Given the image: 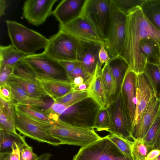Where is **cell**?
Instances as JSON below:
<instances>
[{"label":"cell","instance_id":"cell-7","mask_svg":"<svg viewBox=\"0 0 160 160\" xmlns=\"http://www.w3.org/2000/svg\"><path fill=\"white\" fill-rule=\"evenodd\" d=\"M23 60L32 69L38 78L70 81L68 74L59 62L43 52L27 55Z\"/></svg>","mask_w":160,"mask_h":160},{"label":"cell","instance_id":"cell-28","mask_svg":"<svg viewBox=\"0 0 160 160\" xmlns=\"http://www.w3.org/2000/svg\"><path fill=\"white\" fill-rule=\"evenodd\" d=\"M16 110L34 119L52 124L54 122L43 111L28 105L17 103L14 105Z\"/></svg>","mask_w":160,"mask_h":160},{"label":"cell","instance_id":"cell-32","mask_svg":"<svg viewBox=\"0 0 160 160\" xmlns=\"http://www.w3.org/2000/svg\"><path fill=\"white\" fill-rule=\"evenodd\" d=\"M89 97L87 90L78 91L74 89L67 94L57 99L55 102H58L71 106Z\"/></svg>","mask_w":160,"mask_h":160},{"label":"cell","instance_id":"cell-34","mask_svg":"<svg viewBox=\"0 0 160 160\" xmlns=\"http://www.w3.org/2000/svg\"><path fill=\"white\" fill-rule=\"evenodd\" d=\"M110 126L109 114L107 108H100L95 118L94 128L98 131H108Z\"/></svg>","mask_w":160,"mask_h":160},{"label":"cell","instance_id":"cell-31","mask_svg":"<svg viewBox=\"0 0 160 160\" xmlns=\"http://www.w3.org/2000/svg\"><path fill=\"white\" fill-rule=\"evenodd\" d=\"M114 5L127 16L136 9L140 7L145 0H111Z\"/></svg>","mask_w":160,"mask_h":160},{"label":"cell","instance_id":"cell-51","mask_svg":"<svg viewBox=\"0 0 160 160\" xmlns=\"http://www.w3.org/2000/svg\"><path fill=\"white\" fill-rule=\"evenodd\" d=\"M154 160H160V154L158 155Z\"/></svg>","mask_w":160,"mask_h":160},{"label":"cell","instance_id":"cell-52","mask_svg":"<svg viewBox=\"0 0 160 160\" xmlns=\"http://www.w3.org/2000/svg\"><path fill=\"white\" fill-rule=\"evenodd\" d=\"M157 66L160 73V63L158 65H157Z\"/></svg>","mask_w":160,"mask_h":160},{"label":"cell","instance_id":"cell-33","mask_svg":"<svg viewBox=\"0 0 160 160\" xmlns=\"http://www.w3.org/2000/svg\"><path fill=\"white\" fill-rule=\"evenodd\" d=\"M109 139L126 156L133 160L132 146L133 141L126 140L110 134L108 135Z\"/></svg>","mask_w":160,"mask_h":160},{"label":"cell","instance_id":"cell-54","mask_svg":"<svg viewBox=\"0 0 160 160\" xmlns=\"http://www.w3.org/2000/svg\"><path fill=\"white\" fill-rule=\"evenodd\" d=\"M160 48V53H159V62H160V48Z\"/></svg>","mask_w":160,"mask_h":160},{"label":"cell","instance_id":"cell-6","mask_svg":"<svg viewBox=\"0 0 160 160\" xmlns=\"http://www.w3.org/2000/svg\"><path fill=\"white\" fill-rule=\"evenodd\" d=\"M127 16L114 5L111 0L110 21L104 45L110 58L119 55L125 38Z\"/></svg>","mask_w":160,"mask_h":160},{"label":"cell","instance_id":"cell-12","mask_svg":"<svg viewBox=\"0 0 160 160\" xmlns=\"http://www.w3.org/2000/svg\"><path fill=\"white\" fill-rule=\"evenodd\" d=\"M136 104L135 112L132 123L131 138L134 141L142 116L154 95L153 88L144 73L137 74Z\"/></svg>","mask_w":160,"mask_h":160},{"label":"cell","instance_id":"cell-42","mask_svg":"<svg viewBox=\"0 0 160 160\" xmlns=\"http://www.w3.org/2000/svg\"><path fill=\"white\" fill-rule=\"evenodd\" d=\"M14 67L0 65V85L6 83L9 77L13 74Z\"/></svg>","mask_w":160,"mask_h":160},{"label":"cell","instance_id":"cell-41","mask_svg":"<svg viewBox=\"0 0 160 160\" xmlns=\"http://www.w3.org/2000/svg\"><path fill=\"white\" fill-rule=\"evenodd\" d=\"M20 160H36L38 156L33 152L32 148L28 145L19 149Z\"/></svg>","mask_w":160,"mask_h":160},{"label":"cell","instance_id":"cell-22","mask_svg":"<svg viewBox=\"0 0 160 160\" xmlns=\"http://www.w3.org/2000/svg\"><path fill=\"white\" fill-rule=\"evenodd\" d=\"M6 83L19 87L31 98H45L48 96L39 82L25 79L12 74Z\"/></svg>","mask_w":160,"mask_h":160},{"label":"cell","instance_id":"cell-19","mask_svg":"<svg viewBox=\"0 0 160 160\" xmlns=\"http://www.w3.org/2000/svg\"><path fill=\"white\" fill-rule=\"evenodd\" d=\"M108 65L112 78V89L110 102L120 92L126 73L129 67L126 61L119 55L111 58Z\"/></svg>","mask_w":160,"mask_h":160},{"label":"cell","instance_id":"cell-11","mask_svg":"<svg viewBox=\"0 0 160 160\" xmlns=\"http://www.w3.org/2000/svg\"><path fill=\"white\" fill-rule=\"evenodd\" d=\"M59 29L80 40L104 44L102 35L93 23L83 13L78 17L66 24H59Z\"/></svg>","mask_w":160,"mask_h":160},{"label":"cell","instance_id":"cell-8","mask_svg":"<svg viewBox=\"0 0 160 160\" xmlns=\"http://www.w3.org/2000/svg\"><path fill=\"white\" fill-rule=\"evenodd\" d=\"M72 160H133L125 156L109 139L108 135L81 147Z\"/></svg>","mask_w":160,"mask_h":160},{"label":"cell","instance_id":"cell-37","mask_svg":"<svg viewBox=\"0 0 160 160\" xmlns=\"http://www.w3.org/2000/svg\"><path fill=\"white\" fill-rule=\"evenodd\" d=\"M101 75L110 100L112 89V78L108 62L103 65L101 71Z\"/></svg>","mask_w":160,"mask_h":160},{"label":"cell","instance_id":"cell-39","mask_svg":"<svg viewBox=\"0 0 160 160\" xmlns=\"http://www.w3.org/2000/svg\"><path fill=\"white\" fill-rule=\"evenodd\" d=\"M68 76L70 81L72 82L74 78L77 77H82L84 79V82L88 80L92 77L87 72L81 65V63L68 74Z\"/></svg>","mask_w":160,"mask_h":160},{"label":"cell","instance_id":"cell-49","mask_svg":"<svg viewBox=\"0 0 160 160\" xmlns=\"http://www.w3.org/2000/svg\"><path fill=\"white\" fill-rule=\"evenodd\" d=\"M52 155L49 153H44L38 156L36 160H50Z\"/></svg>","mask_w":160,"mask_h":160},{"label":"cell","instance_id":"cell-38","mask_svg":"<svg viewBox=\"0 0 160 160\" xmlns=\"http://www.w3.org/2000/svg\"><path fill=\"white\" fill-rule=\"evenodd\" d=\"M7 83L11 88L12 102L14 105L17 103H23L31 98L23 89L18 86L11 83Z\"/></svg>","mask_w":160,"mask_h":160},{"label":"cell","instance_id":"cell-29","mask_svg":"<svg viewBox=\"0 0 160 160\" xmlns=\"http://www.w3.org/2000/svg\"><path fill=\"white\" fill-rule=\"evenodd\" d=\"M143 73L153 88L155 96L160 99V73L157 65L147 62Z\"/></svg>","mask_w":160,"mask_h":160},{"label":"cell","instance_id":"cell-30","mask_svg":"<svg viewBox=\"0 0 160 160\" xmlns=\"http://www.w3.org/2000/svg\"><path fill=\"white\" fill-rule=\"evenodd\" d=\"M13 74L25 79L39 82L37 75L23 60L14 67Z\"/></svg>","mask_w":160,"mask_h":160},{"label":"cell","instance_id":"cell-18","mask_svg":"<svg viewBox=\"0 0 160 160\" xmlns=\"http://www.w3.org/2000/svg\"><path fill=\"white\" fill-rule=\"evenodd\" d=\"M101 65H98L92 75L87 89L89 98L99 106L100 108H106L109 100L101 75L102 69Z\"/></svg>","mask_w":160,"mask_h":160},{"label":"cell","instance_id":"cell-4","mask_svg":"<svg viewBox=\"0 0 160 160\" xmlns=\"http://www.w3.org/2000/svg\"><path fill=\"white\" fill-rule=\"evenodd\" d=\"M15 123L16 129L24 136L54 146L62 144L48 132L52 123L34 119L16 110Z\"/></svg>","mask_w":160,"mask_h":160},{"label":"cell","instance_id":"cell-36","mask_svg":"<svg viewBox=\"0 0 160 160\" xmlns=\"http://www.w3.org/2000/svg\"><path fill=\"white\" fill-rule=\"evenodd\" d=\"M70 107V106L66 104L54 102L44 112L55 123L59 120L60 116Z\"/></svg>","mask_w":160,"mask_h":160},{"label":"cell","instance_id":"cell-53","mask_svg":"<svg viewBox=\"0 0 160 160\" xmlns=\"http://www.w3.org/2000/svg\"><path fill=\"white\" fill-rule=\"evenodd\" d=\"M156 41L158 46H159V48H160V42H159L157 40H156Z\"/></svg>","mask_w":160,"mask_h":160},{"label":"cell","instance_id":"cell-15","mask_svg":"<svg viewBox=\"0 0 160 160\" xmlns=\"http://www.w3.org/2000/svg\"><path fill=\"white\" fill-rule=\"evenodd\" d=\"M101 44L80 40L77 49V60L87 72L92 76L98 65H101L98 54Z\"/></svg>","mask_w":160,"mask_h":160},{"label":"cell","instance_id":"cell-5","mask_svg":"<svg viewBox=\"0 0 160 160\" xmlns=\"http://www.w3.org/2000/svg\"><path fill=\"white\" fill-rule=\"evenodd\" d=\"M100 108L97 103L89 97L68 108L59 119L74 126L94 129L95 118Z\"/></svg>","mask_w":160,"mask_h":160},{"label":"cell","instance_id":"cell-48","mask_svg":"<svg viewBox=\"0 0 160 160\" xmlns=\"http://www.w3.org/2000/svg\"><path fill=\"white\" fill-rule=\"evenodd\" d=\"M8 5L4 0H0V16L5 14V10Z\"/></svg>","mask_w":160,"mask_h":160},{"label":"cell","instance_id":"cell-20","mask_svg":"<svg viewBox=\"0 0 160 160\" xmlns=\"http://www.w3.org/2000/svg\"><path fill=\"white\" fill-rule=\"evenodd\" d=\"M44 91L54 102L74 89L72 82L67 81H58L38 78Z\"/></svg>","mask_w":160,"mask_h":160},{"label":"cell","instance_id":"cell-25","mask_svg":"<svg viewBox=\"0 0 160 160\" xmlns=\"http://www.w3.org/2000/svg\"><path fill=\"white\" fill-rule=\"evenodd\" d=\"M139 48L147 62L156 65L160 63L159 58L160 48L156 40L151 37L143 38L140 42Z\"/></svg>","mask_w":160,"mask_h":160},{"label":"cell","instance_id":"cell-14","mask_svg":"<svg viewBox=\"0 0 160 160\" xmlns=\"http://www.w3.org/2000/svg\"><path fill=\"white\" fill-rule=\"evenodd\" d=\"M57 0H27L23 7L22 15L30 23L38 26L52 15V7Z\"/></svg>","mask_w":160,"mask_h":160},{"label":"cell","instance_id":"cell-27","mask_svg":"<svg viewBox=\"0 0 160 160\" xmlns=\"http://www.w3.org/2000/svg\"><path fill=\"white\" fill-rule=\"evenodd\" d=\"M26 56L12 44L0 46V65L14 67Z\"/></svg>","mask_w":160,"mask_h":160},{"label":"cell","instance_id":"cell-16","mask_svg":"<svg viewBox=\"0 0 160 160\" xmlns=\"http://www.w3.org/2000/svg\"><path fill=\"white\" fill-rule=\"evenodd\" d=\"M136 78L137 74L129 68L126 73L120 90L123 102L132 123L136 104Z\"/></svg>","mask_w":160,"mask_h":160},{"label":"cell","instance_id":"cell-10","mask_svg":"<svg viewBox=\"0 0 160 160\" xmlns=\"http://www.w3.org/2000/svg\"><path fill=\"white\" fill-rule=\"evenodd\" d=\"M110 120L108 132L123 139L131 138L132 122L125 108L120 91L107 108Z\"/></svg>","mask_w":160,"mask_h":160},{"label":"cell","instance_id":"cell-40","mask_svg":"<svg viewBox=\"0 0 160 160\" xmlns=\"http://www.w3.org/2000/svg\"><path fill=\"white\" fill-rule=\"evenodd\" d=\"M0 160H20L19 149L16 143L13 147L12 151L0 153Z\"/></svg>","mask_w":160,"mask_h":160},{"label":"cell","instance_id":"cell-21","mask_svg":"<svg viewBox=\"0 0 160 160\" xmlns=\"http://www.w3.org/2000/svg\"><path fill=\"white\" fill-rule=\"evenodd\" d=\"M160 108V99L154 95L142 116L134 141L144 138L154 122Z\"/></svg>","mask_w":160,"mask_h":160},{"label":"cell","instance_id":"cell-26","mask_svg":"<svg viewBox=\"0 0 160 160\" xmlns=\"http://www.w3.org/2000/svg\"><path fill=\"white\" fill-rule=\"evenodd\" d=\"M141 8L148 22L160 31V0H145Z\"/></svg>","mask_w":160,"mask_h":160},{"label":"cell","instance_id":"cell-44","mask_svg":"<svg viewBox=\"0 0 160 160\" xmlns=\"http://www.w3.org/2000/svg\"><path fill=\"white\" fill-rule=\"evenodd\" d=\"M59 62L68 75L75 68L80 64V62L77 60L73 61H64Z\"/></svg>","mask_w":160,"mask_h":160},{"label":"cell","instance_id":"cell-24","mask_svg":"<svg viewBox=\"0 0 160 160\" xmlns=\"http://www.w3.org/2000/svg\"><path fill=\"white\" fill-rule=\"evenodd\" d=\"M16 143L19 149L28 145L24 136L17 132L0 130V153L12 151L13 147Z\"/></svg>","mask_w":160,"mask_h":160},{"label":"cell","instance_id":"cell-17","mask_svg":"<svg viewBox=\"0 0 160 160\" xmlns=\"http://www.w3.org/2000/svg\"><path fill=\"white\" fill-rule=\"evenodd\" d=\"M87 0H62L52 11V15L59 24H66L82 14Z\"/></svg>","mask_w":160,"mask_h":160},{"label":"cell","instance_id":"cell-13","mask_svg":"<svg viewBox=\"0 0 160 160\" xmlns=\"http://www.w3.org/2000/svg\"><path fill=\"white\" fill-rule=\"evenodd\" d=\"M110 2L111 0H87L82 12L93 23L104 42L110 24Z\"/></svg>","mask_w":160,"mask_h":160},{"label":"cell","instance_id":"cell-45","mask_svg":"<svg viewBox=\"0 0 160 160\" xmlns=\"http://www.w3.org/2000/svg\"><path fill=\"white\" fill-rule=\"evenodd\" d=\"M98 57L100 63L102 66L108 62L111 59L103 44L101 45Z\"/></svg>","mask_w":160,"mask_h":160},{"label":"cell","instance_id":"cell-55","mask_svg":"<svg viewBox=\"0 0 160 160\" xmlns=\"http://www.w3.org/2000/svg\"></svg>","mask_w":160,"mask_h":160},{"label":"cell","instance_id":"cell-2","mask_svg":"<svg viewBox=\"0 0 160 160\" xmlns=\"http://www.w3.org/2000/svg\"><path fill=\"white\" fill-rule=\"evenodd\" d=\"M5 22L12 44L17 50L28 55L46 47L48 39L41 34L16 21Z\"/></svg>","mask_w":160,"mask_h":160},{"label":"cell","instance_id":"cell-46","mask_svg":"<svg viewBox=\"0 0 160 160\" xmlns=\"http://www.w3.org/2000/svg\"><path fill=\"white\" fill-rule=\"evenodd\" d=\"M84 81V78L82 77H78L74 78L72 82L74 87V89L79 87Z\"/></svg>","mask_w":160,"mask_h":160},{"label":"cell","instance_id":"cell-9","mask_svg":"<svg viewBox=\"0 0 160 160\" xmlns=\"http://www.w3.org/2000/svg\"><path fill=\"white\" fill-rule=\"evenodd\" d=\"M48 39L43 52L58 61L77 60L80 40L71 34L59 30Z\"/></svg>","mask_w":160,"mask_h":160},{"label":"cell","instance_id":"cell-3","mask_svg":"<svg viewBox=\"0 0 160 160\" xmlns=\"http://www.w3.org/2000/svg\"><path fill=\"white\" fill-rule=\"evenodd\" d=\"M48 132L52 136L60 141L62 144L81 147L88 146L102 138L96 132L94 129L76 127L60 119L51 124Z\"/></svg>","mask_w":160,"mask_h":160},{"label":"cell","instance_id":"cell-23","mask_svg":"<svg viewBox=\"0 0 160 160\" xmlns=\"http://www.w3.org/2000/svg\"><path fill=\"white\" fill-rule=\"evenodd\" d=\"M0 99V130L16 132L14 106L12 102Z\"/></svg>","mask_w":160,"mask_h":160},{"label":"cell","instance_id":"cell-1","mask_svg":"<svg viewBox=\"0 0 160 160\" xmlns=\"http://www.w3.org/2000/svg\"><path fill=\"white\" fill-rule=\"evenodd\" d=\"M154 28L144 16L140 7L127 16L124 41L119 56L126 61L129 69L137 74L143 73L147 63L140 51V42L148 37L155 39Z\"/></svg>","mask_w":160,"mask_h":160},{"label":"cell","instance_id":"cell-50","mask_svg":"<svg viewBox=\"0 0 160 160\" xmlns=\"http://www.w3.org/2000/svg\"><path fill=\"white\" fill-rule=\"evenodd\" d=\"M154 32L155 39L160 42V31L154 27Z\"/></svg>","mask_w":160,"mask_h":160},{"label":"cell","instance_id":"cell-35","mask_svg":"<svg viewBox=\"0 0 160 160\" xmlns=\"http://www.w3.org/2000/svg\"><path fill=\"white\" fill-rule=\"evenodd\" d=\"M132 150L133 160H145L149 152L142 139L133 141Z\"/></svg>","mask_w":160,"mask_h":160},{"label":"cell","instance_id":"cell-43","mask_svg":"<svg viewBox=\"0 0 160 160\" xmlns=\"http://www.w3.org/2000/svg\"><path fill=\"white\" fill-rule=\"evenodd\" d=\"M0 98L7 102H12V95L9 85L5 83L0 86Z\"/></svg>","mask_w":160,"mask_h":160},{"label":"cell","instance_id":"cell-47","mask_svg":"<svg viewBox=\"0 0 160 160\" xmlns=\"http://www.w3.org/2000/svg\"><path fill=\"white\" fill-rule=\"evenodd\" d=\"M92 77L88 80L85 82H84L79 87L74 88V90L78 91L87 90L89 85V83Z\"/></svg>","mask_w":160,"mask_h":160}]
</instances>
